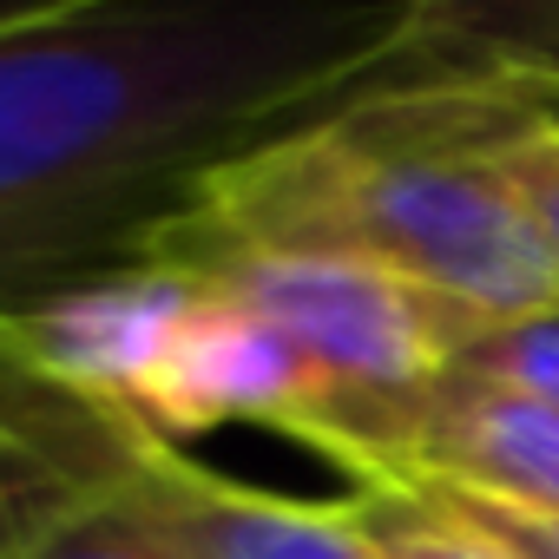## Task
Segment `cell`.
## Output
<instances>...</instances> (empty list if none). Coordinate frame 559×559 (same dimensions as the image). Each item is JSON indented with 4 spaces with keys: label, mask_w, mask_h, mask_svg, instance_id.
I'll use <instances>...</instances> for the list:
<instances>
[{
    "label": "cell",
    "mask_w": 559,
    "mask_h": 559,
    "mask_svg": "<svg viewBox=\"0 0 559 559\" xmlns=\"http://www.w3.org/2000/svg\"><path fill=\"white\" fill-rule=\"evenodd\" d=\"M552 106L559 14L500 8L474 60L376 86L198 171L139 257L330 250L382 263L480 323L559 310V257L513 171L520 139Z\"/></svg>",
    "instance_id": "cell-2"
},
{
    "label": "cell",
    "mask_w": 559,
    "mask_h": 559,
    "mask_svg": "<svg viewBox=\"0 0 559 559\" xmlns=\"http://www.w3.org/2000/svg\"><path fill=\"white\" fill-rule=\"evenodd\" d=\"M487 34L493 8L454 0H53L0 34V343L21 304L132 263L217 158Z\"/></svg>",
    "instance_id": "cell-1"
},
{
    "label": "cell",
    "mask_w": 559,
    "mask_h": 559,
    "mask_svg": "<svg viewBox=\"0 0 559 559\" xmlns=\"http://www.w3.org/2000/svg\"><path fill=\"white\" fill-rule=\"evenodd\" d=\"M395 487H408L428 507H441L448 520L474 526L507 559H559V513H533V507H513V500H493V493H474L454 480H395Z\"/></svg>",
    "instance_id": "cell-9"
},
{
    "label": "cell",
    "mask_w": 559,
    "mask_h": 559,
    "mask_svg": "<svg viewBox=\"0 0 559 559\" xmlns=\"http://www.w3.org/2000/svg\"><path fill=\"white\" fill-rule=\"evenodd\" d=\"M356 487L369 480H454L533 513H559V408L448 369L415 402L389 408L356 454Z\"/></svg>",
    "instance_id": "cell-6"
},
{
    "label": "cell",
    "mask_w": 559,
    "mask_h": 559,
    "mask_svg": "<svg viewBox=\"0 0 559 559\" xmlns=\"http://www.w3.org/2000/svg\"><path fill=\"white\" fill-rule=\"evenodd\" d=\"M513 171H520V191H526V204H533V217H539L552 257H559V106L520 139Z\"/></svg>",
    "instance_id": "cell-10"
},
{
    "label": "cell",
    "mask_w": 559,
    "mask_h": 559,
    "mask_svg": "<svg viewBox=\"0 0 559 559\" xmlns=\"http://www.w3.org/2000/svg\"><path fill=\"white\" fill-rule=\"evenodd\" d=\"M165 270L230 290L336 382L343 421L323 441V461L336 467L356 461V448L376 435L389 408L435 389L454 369L467 330L480 323L461 304L408 284L382 263L330 257V250H217V257H185Z\"/></svg>",
    "instance_id": "cell-3"
},
{
    "label": "cell",
    "mask_w": 559,
    "mask_h": 559,
    "mask_svg": "<svg viewBox=\"0 0 559 559\" xmlns=\"http://www.w3.org/2000/svg\"><path fill=\"white\" fill-rule=\"evenodd\" d=\"M53 0H0V34H14V27H27L34 14H47Z\"/></svg>",
    "instance_id": "cell-11"
},
{
    "label": "cell",
    "mask_w": 559,
    "mask_h": 559,
    "mask_svg": "<svg viewBox=\"0 0 559 559\" xmlns=\"http://www.w3.org/2000/svg\"><path fill=\"white\" fill-rule=\"evenodd\" d=\"M461 376L513 389L539 408H559V310H533V317H500V323H474L461 356Z\"/></svg>",
    "instance_id": "cell-7"
},
{
    "label": "cell",
    "mask_w": 559,
    "mask_h": 559,
    "mask_svg": "<svg viewBox=\"0 0 559 559\" xmlns=\"http://www.w3.org/2000/svg\"><path fill=\"white\" fill-rule=\"evenodd\" d=\"M0 559H171L119 480L112 421L0 343Z\"/></svg>",
    "instance_id": "cell-4"
},
{
    "label": "cell",
    "mask_w": 559,
    "mask_h": 559,
    "mask_svg": "<svg viewBox=\"0 0 559 559\" xmlns=\"http://www.w3.org/2000/svg\"><path fill=\"white\" fill-rule=\"evenodd\" d=\"M349 500H356V520H362L376 559H507L493 539H480L474 526L448 520L441 507H428L421 493H408L395 480H369Z\"/></svg>",
    "instance_id": "cell-8"
},
{
    "label": "cell",
    "mask_w": 559,
    "mask_h": 559,
    "mask_svg": "<svg viewBox=\"0 0 559 559\" xmlns=\"http://www.w3.org/2000/svg\"><path fill=\"white\" fill-rule=\"evenodd\" d=\"M106 421H112L119 480L145 513V526L171 546V559H376L349 493L297 500V493L243 487L126 415Z\"/></svg>",
    "instance_id": "cell-5"
}]
</instances>
